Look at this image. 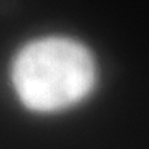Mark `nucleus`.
<instances>
[{"label": "nucleus", "mask_w": 149, "mask_h": 149, "mask_svg": "<svg viewBox=\"0 0 149 149\" xmlns=\"http://www.w3.org/2000/svg\"><path fill=\"white\" fill-rule=\"evenodd\" d=\"M12 83L30 111L56 113L83 101L96 83L90 48L68 37H43L20 48Z\"/></svg>", "instance_id": "f257e3e1"}]
</instances>
